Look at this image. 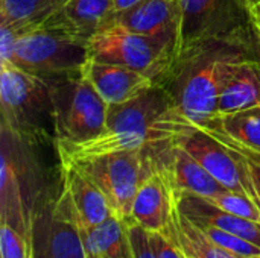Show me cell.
<instances>
[{
	"instance_id": "6da1fadb",
	"label": "cell",
	"mask_w": 260,
	"mask_h": 258,
	"mask_svg": "<svg viewBox=\"0 0 260 258\" xmlns=\"http://www.w3.org/2000/svg\"><path fill=\"white\" fill-rule=\"evenodd\" d=\"M193 128L165 85H154L120 105H110L105 131L84 143L55 144L61 164L122 151H145L155 167L169 163L174 148Z\"/></svg>"
},
{
	"instance_id": "7a4b0ae2",
	"label": "cell",
	"mask_w": 260,
	"mask_h": 258,
	"mask_svg": "<svg viewBox=\"0 0 260 258\" xmlns=\"http://www.w3.org/2000/svg\"><path fill=\"white\" fill-rule=\"evenodd\" d=\"M180 9L175 68L181 61L209 47L232 49L259 58L248 0H180Z\"/></svg>"
},
{
	"instance_id": "3957f363",
	"label": "cell",
	"mask_w": 260,
	"mask_h": 258,
	"mask_svg": "<svg viewBox=\"0 0 260 258\" xmlns=\"http://www.w3.org/2000/svg\"><path fill=\"white\" fill-rule=\"evenodd\" d=\"M2 126L20 140L43 146L55 144L53 105L46 79L0 62Z\"/></svg>"
},
{
	"instance_id": "277c9868",
	"label": "cell",
	"mask_w": 260,
	"mask_h": 258,
	"mask_svg": "<svg viewBox=\"0 0 260 258\" xmlns=\"http://www.w3.org/2000/svg\"><path fill=\"white\" fill-rule=\"evenodd\" d=\"M0 224H8L32 239L37 211L40 169L35 158L38 146L26 143L2 126Z\"/></svg>"
},
{
	"instance_id": "5b68a950",
	"label": "cell",
	"mask_w": 260,
	"mask_h": 258,
	"mask_svg": "<svg viewBox=\"0 0 260 258\" xmlns=\"http://www.w3.org/2000/svg\"><path fill=\"white\" fill-rule=\"evenodd\" d=\"M91 59L123 65L149 76L157 85H165L175 71V47L120 24L107 23L88 40Z\"/></svg>"
},
{
	"instance_id": "8992f818",
	"label": "cell",
	"mask_w": 260,
	"mask_h": 258,
	"mask_svg": "<svg viewBox=\"0 0 260 258\" xmlns=\"http://www.w3.org/2000/svg\"><path fill=\"white\" fill-rule=\"evenodd\" d=\"M53 105L55 144H78L107 128L110 105L82 76L46 79Z\"/></svg>"
},
{
	"instance_id": "52a82bcc",
	"label": "cell",
	"mask_w": 260,
	"mask_h": 258,
	"mask_svg": "<svg viewBox=\"0 0 260 258\" xmlns=\"http://www.w3.org/2000/svg\"><path fill=\"white\" fill-rule=\"evenodd\" d=\"M230 50L209 47L192 55L177 65L172 78L165 84L180 113L193 126H203L218 116L219 64Z\"/></svg>"
},
{
	"instance_id": "ba28073f",
	"label": "cell",
	"mask_w": 260,
	"mask_h": 258,
	"mask_svg": "<svg viewBox=\"0 0 260 258\" xmlns=\"http://www.w3.org/2000/svg\"><path fill=\"white\" fill-rule=\"evenodd\" d=\"M88 58L87 40L38 29L21 35L8 59L0 62H9L43 79H59L81 75Z\"/></svg>"
},
{
	"instance_id": "9c48e42d",
	"label": "cell",
	"mask_w": 260,
	"mask_h": 258,
	"mask_svg": "<svg viewBox=\"0 0 260 258\" xmlns=\"http://www.w3.org/2000/svg\"><path fill=\"white\" fill-rule=\"evenodd\" d=\"M66 164H75L87 175L107 196L114 214L123 220H131L137 190L145 176L157 169L145 151L111 152Z\"/></svg>"
},
{
	"instance_id": "30bf717a",
	"label": "cell",
	"mask_w": 260,
	"mask_h": 258,
	"mask_svg": "<svg viewBox=\"0 0 260 258\" xmlns=\"http://www.w3.org/2000/svg\"><path fill=\"white\" fill-rule=\"evenodd\" d=\"M34 258H87L81 222L69 192L35 211L32 220Z\"/></svg>"
},
{
	"instance_id": "8fae6325",
	"label": "cell",
	"mask_w": 260,
	"mask_h": 258,
	"mask_svg": "<svg viewBox=\"0 0 260 258\" xmlns=\"http://www.w3.org/2000/svg\"><path fill=\"white\" fill-rule=\"evenodd\" d=\"M178 144L225 189L244 193L257 202L256 193L244 167L229 151V148L212 132L204 128L193 126L178 141Z\"/></svg>"
},
{
	"instance_id": "7c38bea8",
	"label": "cell",
	"mask_w": 260,
	"mask_h": 258,
	"mask_svg": "<svg viewBox=\"0 0 260 258\" xmlns=\"http://www.w3.org/2000/svg\"><path fill=\"white\" fill-rule=\"evenodd\" d=\"M260 105V59L227 52L219 64L218 116Z\"/></svg>"
},
{
	"instance_id": "4fadbf2b",
	"label": "cell",
	"mask_w": 260,
	"mask_h": 258,
	"mask_svg": "<svg viewBox=\"0 0 260 258\" xmlns=\"http://www.w3.org/2000/svg\"><path fill=\"white\" fill-rule=\"evenodd\" d=\"M180 21V0H142L123 12L113 14L107 23H116L136 33L165 41L175 47L177 55Z\"/></svg>"
},
{
	"instance_id": "5bb4252c",
	"label": "cell",
	"mask_w": 260,
	"mask_h": 258,
	"mask_svg": "<svg viewBox=\"0 0 260 258\" xmlns=\"http://www.w3.org/2000/svg\"><path fill=\"white\" fill-rule=\"evenodd\" d=\"M175 205V189L165 169H154L142 181L131 211V222L148 233H163Z\"/></svg>"
},
{
	"instance_id": "9a60e30c",
	"label": "cell",
	"mask_w": 260,
	"mask_h": 258,
	"mask_svg": "<svg viewBox=\"0 0 260 258\" xmlns=\"http://www.w3.org/2000/svg\"><path fill=\"white\" fill-rule=\"evenodd\" d=\"M81 75L94 87L108 105H120L157 85L149 76L117 64L88 58Z\"/></svg>"
},
{
	"instance_id": "2e32d148",
	"label": "cell",
	"mask_w": 260,
	"mask_h": 258,
	"mask_svg": "<svg viewBox=\"0 0 260 258\" xmlns=\"http://www.w3.org/2000/svg\"><path fill=\"white\" fill-rule=\"evenodd\" d=\"M113 14V0H67L34 30H56L88 41Z\"/></svg>"
},
{
	"instance_id": "e0dca14e",
	"label": "cell",
	"mask_w": 260,
	"mask_h": 258,
	"mask_svg": "<svg viewBox=\"0 0 260 258\" xmlns=\"http://www.w3.org/2000/svg\"><path fill=\"white\" fill-rule=\"evenodd\" d=\"M175 202L192 222L198 225L216 227L260 246V222L232 214L209 199L189 192L175 190Z\"/></svg>"
},
{
	"instance_id": "ac0fdd59",
	"label": "cell",
	"mask_w": 260,
	"mask_h": 258,
	"mask_svg": "<svg viewBox=\"0 0 260 258\" xmlns=\"http://www.w3.org/2000/svg\"><path fill=\"white\" fill-rule=\"evenodd\" d=\"M62 187L69 192L81 227L91 228L116 216L102 190L75 164H61Z\"/></svg>"
},
{
	"instance_id": "d6986e66",
	"label": "cell",
	"mask_w": 260,
	"mask_h": 258,
	"mask_svg": "<svg viewBox=\"0 0 260 258\" xmlns=\"http://www.w3.org/2000/svg\"><path fill=\"white\" fill-rule=\"evenodd\" d=\"M129 224L131 220L111 216L96 227H81L85 257L136 258L129 237Z\"/></svg>"
},
{
	"instance_id": "ffe728a7",
	"label": "cell",
	"mask_w": 260,
	"mask_h": 258,
	"mask_svg": "<svg viewBox=\"0 0 260 258\" xmlns=\"http://www.w3.org/2000/svg\"><path fill=\"white\" fill-rule=\"evenodd\" d=\"M163 234L174 242L183 258H245L221 248L210 240L204 231L178 208L177 202Z\"/></svg>"
},
{
	"instance_id": "44dd1931",
	"label": "cell",
	"mask_w": 260,
	"mask_h": 258,
	"mask_svg": "<svg viewBox=\"0 0 260 258\" xmlns=\"http://www.w3.org/2000/svg\"><path fill=\"white\" fill-rule=\"evenodd\" d=\"M165 170L168 172L175 190L195 193L203 198H212L229 190L219 181H216L180 144L174 148L171 163Z\"/></svg>"
},
{
	"instance_id": "7402d4cb",
	"label": "cell",
	"mask_w": 260,
	"mask_h": 258,
	"mask_svg": "<svg viewBox=\"0 0 260 258\" xmlns=\"http://www.w3.org/2000/svg\"><path fill=\"white\" fill-rule=\"evenodd\" d=\"M198 128L221 132L236 143L260 152V105L232 114L216 116Z\"/></svg>"
},
{
	"instance_id": "603a6c76",
	"label": "cell",
	"mask_w": 260,
	"mask_h": 258,
	"mask_svg": "<svg viewBox=\"0 0 260 258\" xmlns=\"http://www.w3.org/2000/svg\"><path fill=\"white\" fill-rule=\"evenodd\" d=\"M55 0H0V26L18 38L34 30L49 14Z\"/></svg>"
},
{
	"instance_id": "cb8c5ba5",
	"label": "cell",
	"mask_w": 260,
	"mask_h": 258,
	"mask_svg": "<svg viewBox=\"0 0 260 258\" xmlns=\"http://www.w3.org/2000/svg\"><path fill=\"white\" fill-rule=\"evenodd\" d=\"M209 132H212L218 140H221L227 148L229 151L235 155V158L241 163V166L244 167L251 186H253V190L256 193V198H257V202L260 205V152L259 151H254L251 148H247L244 144H239L236 143L235 140L229 138L227 135L221 134V132H216V131H210L207 129Z\"/></svg>"
},
{
	"instance_id": "d4e9b609",
	"label": "cell",
	"mask_w": 260,
	"mask_h": 258,
	"mask_svg": "<svg viewBox=\"0 0 260 258\" xmlns=\"http://www.w3.org/2000/svg\"><path fill=\"white\" fill-rule=\"evenodd\" d=\"M206 199H209L210 202H213L215 205H218L219 208H222L232 214H236V216L248 219V220L260 222L259 204L244 193L225 190L219 195H215V196L206 198Z\"/></svg>"
},
{
	"instance_id": "484cf974",
	"label": "cell",
	"mask_w": 260,
	"mask_h": 258,
	"mask_svg": "<svg viewBox=\"0 0 260 258\" xmlns=\"http://www.w3.org/2000/svg\"><path fill=\"white\" fill-rule=\"evenodd\" d=\"M198 227L204 231V234L210 240H213L216 245H219L221 248H224V249H227L236 255L245 258L260 257V246L239 237V236H235L232 233H227V231L219 230V228L212 227V225H198Z\"/></svg>"
},
{
	"instance_id": "4316f807",
	"label": "cell",
	"mask_w": 260,
	"mask_h": 258,
	"mask_svg": "<svg viewBox=\"0 0 260 258\" xmlns=\"http://www.w3.org/2000/svg\"><path fill=\"white\" fill-rule=\"evenodd\" d=\"M0 258H34L32 239L8 224H0Z\"/></svg>"
},
{
	"instance_id": "83f0119b",
	"label": "cell",
	"mask_w": 260,
	"mask_h": 258,
	"mask_svg": "<svg viewBox=\"0 0 260 258\" xmlns=\"http://www.w3.org/2000/svg\"><path fill=\"white\" fill-rule=\"evenodd\" d=\"M129 237L134 249L136 258H155L151 242H149V233L143 230L142 227L136 225L134 222L129 224Z\"/></svg>"
},
{
	"instance_id": "f1b7e54d",
	"label": "cell",
	"mask_w": 260,
	"mask_h": 258,
	"mask_svg": "<svg viewBox=\"0 0 260 258\" xmlns=\"http://www.w3.org/2000/svg\"><path fill=\"white\" fill-rule=\"evenodd\" d=\"M149 242L155 258H183L174 242L163 233H149Z\"/></svg>"
},
{
	"instance_id": "f546056e",
	"label": "cell",
	"mask_w": 260,
	"mask_h": 258,
	"mask_svg": "<svg viewBox=\"0 0 260 258\" xmlns=\"http://www.w3.org/2000/svg\"><path fill=\"white\" fill-rule=\"evenodd\" d=\"M142 0H113V6H114V14L123 12L129 8H133L134 5H137Z\"/></svg>"
},
{
	"instance_id": "4dcf8cb0",
	"label": "cell",
	"mask_w": 260,
	"mask_h": 258,
	"mask_svg": "<svg viewBox=\"0 0 260 258\" xmlns=\"http://www.w3.org/2000/svg\"><path fill=\"white\" fill-rule=\"evenodd\" d=\"M253 21H254V27H256V35H257V53H259L260 59V11L257 9H253Z\"/></svg>"
},
{
	"instance_id": "1f68e13d",
	"label": "cell",
	"mask_w": 260,
	"mask_h": 258,
	"mask_svg": "<svg viewBox=\"0 0 260 258\" xmlns=\"http://www.w3.org/2000/svg\"><path fill=\"white\" fill-rule=\"evenodd\" d=\"M248 3H250V6L253 8V6H257V5H260V0H248Z\"/></svg>"
},
{
	"instance_id": "d6a6232c",
	"label": "cell",
	"mask_w": 260,
	"mask_h": 258,
	"mask_svg": "<svg viewBox=\"0 0 260 258\" xmlns=\"http://www.w3.org/2000/svg\"><path fill=\"white\" fill-rule=\"evenodd\" d=\"M253 9H257V11H260V5H257V6H253Z\"/></svg>"
}]
</instances>
